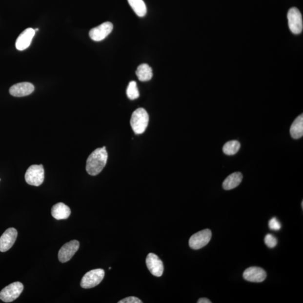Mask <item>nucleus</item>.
I'll use <instances>...</instances> for the list:
<instances>
[{
  "label": "nucleus",
  "mask_w": 303,
  "mask_h": 303,
  "mask_svg": "<svg viewBox=\"0 0 303 303\" xmlns=\"http://www.w3.org/2000/svg\"><path fill=\"white\" fill-rule=\"evenodd\" d=\"M108 159L106 147L97 148L88 157L86 163V171L92 176L99 175L105 167Z\"/></svg>",
  "instance_id": "nucleus-1"
},
{
  "label": "nucleus",
  "mask_w": 303,
  "mask_h": 303,
  "mask_svg": "<svg viewBox=\"0 0 303 303\" xmlns=\"http://www.w3.org/2000/svg\"><path fill=\"white\" fill-rule=\"evenodd\" d=\"M148 122V114L143 108H139L134 111L130 119L131 126L137 134H143L145 132Z\"/></svg>",
  "instance_id": "nucleus-2"
},
{
  "label": "nucleus",
  "mask_w": 303,
  "mask_h": 303,
  "mask_svg": "<svg viewBox=\"0 0 303 303\" xmlns=\"http://www.w3.org/2000/svg\"><path fill=\"white\" fill-rule=\"evenodd\" d=\"M26 182L29 185L39 186L44 182V171L42 164H33L30 166L25 174Z\"/></svg>",
  "instance_id": "nucleus-3"
},
{
  "label": "nucleus",
  "mask_w": 303,
  "mask_h": 303,
  "mask_svg": "<svg viewBox=\"0 0 303 303\" xmlns=\"http://www.w3.org/2000/svg\"><path fill=\"white\" fill-rule=\"evenodd\" d=\"M104 271L102 269H95L90 271L84 275L81 282V286L84 289H91L98 285L103 280Z\"/></svg>",
  "instance_id": "nucleus-4"
},
{
  "label": "nucleus",
  "mask_w": 303,
  "mask_h": 303,
  "mask_svg": "<svg viewBox=\"0 0 303 303\" xmlns=\"http://www.w3.org/2000/svg\"><path fill=\"white\" fill-rule=\"evenodd\" d=\"M23 289L24 286L22 283H11L0 292V300L5 303L12 302L20 296Z\"/></svg>",
  "instance_id": "nucleus-5"
},
{
  "label": "nucleus",
  "mask_w": 303,
  "mask_h": 303,
  "mask_svg": "<svg viewBox=\"0 0 303 303\" xmlns=\"http://www.w3.org/2000/svg\"><path fill=\"white\" fill-rule=\"evenodd\" d=\"M288 24L291 32L299 35L303 31V22L301 11L296 7H292L287 13Z\"/></svg>",
  "instance_id": "nucleus-6"
},
{
  "label": "nucleus",
  "mask_w": 303,
  "mask_h": 303,
  "mask_svg": "<svg viewBox=\"0 0 303 303\" xmlns=\"http://www.w3.org/2000/svg\"><path fill=\"white\" fill-rule=\"evenodd\" d=\"M212 232L209 229H204L194 234L191 237L189 244L191 248L198 250L203 248L210 242Z\"/></svg>",
  "instance_id": "nucleus-7"
},
{
  "label": "nucleus",
  "mask_w": 303,
  "mask_h": 303,
  "mask_svg": "<svg viewBox=\"0 0 303 303\" xmlns=\"http://www.w3.org/2000/svg\"><path fill=\"white\" fill-rule=\"evenodd\" d=\"M79 248H80V242L78 241L73 240L66 243L59 250L58 254L59 261L61 263H67L72 259Z\"/></svg>",
  "instance_id": "nucleus-8"
},
{
  "label": "nucleus",
  "mask_w": 303,
  "mask_h": 303,
  "mask_svg": "<svg viewBox=\"0 0 303 303\" xmlns=\"http://www.w3.org/2000/svg\"><path fill=\"white\" fill-rule=\"evenodd\" d=\"M113 28V24L111 22H104L90 31L89 34L90 38L96 42H100L105 39L110 35Z\"/></svg>",
  "instance_id": "nucleus-9"
},
{
  "label": "nucleus",
  "mask_w": 303,
  "mask_h": 303,
  "mask_svg": "<svg viewBox=\"0 0 303 303\" xmlns=\"http://www.w3.org/2000/svg\"><path fill=\"white\" fill-rule=\"evenodd\" d=\"M146 264L153 276L159 278L162 275L164 270L163 263L155 254L151 253L148 254Z\"/></svg>",
  "instance_id": "nucleus-10"
},
{
  "label": "nucleus",
  "mask_w": 303,
  "mask_h": 303,
  "mask_svg": "<svg viewBox=\"0 0 303 303\" xmlns=\"http://www.w3.org/2000/svg\"><path fill=\"white\" fill-rule=\"evenodd\" d=\"M18 231L14 228L7 229L0 237V252H5L13 246L17 240Z\"/></svg>",
  "instance_id": "nucleus-11"
},
{
  "label": "nucleus",
  "mask_w": 303,
  "mask_h": 303,
  "mask_svg": "<svg viewBox=\"0 0 303 303\" xmlns=\"http://www.w3.org/2000/svg\"><path fill=\"white\" fill-rule=\"evenodd\" d=\"M266 272L263 268L258 267H251L245 269L243 274V278L248 282L261 283L266 279Z\"/></svg>",
  "instance_id": "nucleus-12"
},
{
  "label": "nucleus",
  "mask_w": 303,
  "mask_h": 303,
  "mask_svg": "<svg viewBox=\"0 0 303 303\" xmlns=\"http://www.w3.org/2000/svg\"><path fill=\"white\" fill-rule=\"evenodd\" d=\"M35 33V30L32 28L25 29L18 37L16 40L17 49L19 51H23L27 49L31 45Z\"/></svg>",
  "instance_id": "nucleus-13"
},
{
  "label": "nucleus",
  "mask_w": 303,
  "mask_h": 303,
  "mask_svg": "<svg viewBox=\"0 0 303 303\" xmlns=\"http://www.w3.org/2000/svg\"><path fill=\"white\" fill-rule=\"evenodd\" d=\"M35 91V86L29 82H22L11 86L9 93L11 96L16 97L27 96Z\"/></svg>",
  "instance_id": "nucleus-14"
},
{
  "label": "nucleus",
  "mask_w": 303,
  "mask_h": 303,
  "mask_svg": "<svg viewBox=\"0 0 303 303\" xmlns=\"http://www.w3.org/2000/svg\"><path fill=\"white\" fill-rule=\"evenodd\" d=\"M71 214L70 208L64 203H58L53 205L51 209V215L58 220H66Z\"/></svg>",
  "instance_id": "nucleus-15"
},
{
  "label": "nucleus",
  "mask_w": 303,
  "mask_h": 303,
  "mask_svg": "<svg viewBox=\"0 0 303 303\" xmlns=\"http://www.w3.org/2000/svg\"><path fill=\"white\" fill-rule=\"evenodd\" d=\"M242 180V175L239 172L234 173L224 180L222 186L224 190H229L237 188L241 184Z\"/></svg>",
  "instance_id": "nucleus-16"
},
{
  "label": "nucleus",
  "mask_w": 303,
  "mask_h": 303,
  "mask_svg": "<svg viewBox=\"0 0 303 303\" xmlns=\"http://www.w3.org/2000/svg\"><path fill=\"white\" fill-rule=\"evenodd\" d=\"M290 132L292 138L299 139L303 136V115L302 114L295 120L290 127Z\"/></svg>",
  "instance_id": "nucleus-17"
},
{
  "label": "nucleus",
  "mask_w": 303,
  "mask_h": 303,
  "mask_svg": "<svg viewBox=\"0 0 303 303\" xmlns=\"http://www.w3.org/2000/svg\"><path fill=\"white\" fill-rule=\"evenodd\" d=\"M136 75L140 81H147L153 77L152 69L147 63H143L138 67Z\"/></svg>",
  "instance_id": "nucleus-18"
},
{
  "label": "nucleus",
  "mask_w": 303,
  "mask_h": 303,
  "mask_svg": "<svg viewBox=\"0 0 303 303\" xmlns=\"http://www.w3.org/2000/svg\"><path fill=\"white\" fill-rule=\"evenodd\" d=\"M129 4L138 17H143L147 13V7L143 0H128Z\"/></svg>",
  "instance_id": "nucleus-19"
},
{
  "label": "nucleus",
  "mask_w": 303,
  "mask_h": 303,
  "mask_svg": "<svg viewBox=\"0 0 303 303\" xmlns=\"http://www.w3.org/2000/svg\"><path fill=\"white\" fill-rule=\"evenodd\" d=\"M241 146V144L238 141H231L227 142L223 145L222 150L224 154L228 156H233L238 152Z\"/></svg>",
  "instance_id": "nucleus-20"
},
{
  "label": "nucleus",
  "mask_w": 303,
  "mask_h": 303,
  "mask_svg": "<svg viewBox=\"0 0 303 303\" xmlns=\"http://www.w3.org/2000/svg\"><path fill=\"white\" fill-rule=\"evenodd\" d=\"M126 94L128 98L131 100H134L140 97L139 91H138L136 81H130L126 90Z\"/></svg>",
  "instance_id": "nucleus-21"
},
{
  "label": "nucleus",
  "mask_w": 303,
  "mask_h": 303,
  "mask_svg": "<svg viewBox=\"0 0 303 303\" xmlns=\"http://www.w3.org/2000/svg\"><path fill=\"white\" fill-rule=\"evenodd\" d=\"M264 242L268 248H273L278 244V240L274 235L268 234L264 238Z\"/></svg>",
  "instance_id": "nucleus-22"
},
{
  "label": "nucleus",
  "mask_w": 303,
  "mask_h": 303,
  "mask_svg": "<svg viewBox=\"0 0 303 303\" xmlns=\"http://www.w3.org/2000/svg\"><path fill=\"white\" fill-rule=\"evenodd\" d=\"M268 226L269 229L272 230L278 231L282 227V224L279 222V220L275 218H272L269 221Z\"/></svg>",
  "instance_id": "nucleus-23"
},
{
  "label": "nucleus",
  "mask_w": 303,
  "mask_h": 303,
  "mask_svg": "<svg viewBox=\"0 0 303 303\" xmlns=\"http://www.w3.org/2000/svg\"><path fill=\"white\" fill-rule=\"evenodd\" d=\"M118 303H142V302L137 297H129L122 299Z\"/></svg>",
  "instance_id": "nucleus-24"
},
{
  "label": "nucleus",
  "mask_w": 303,
  "mask_h": 303,
  "mask_svg": "<svg viewBox=\"0 0 303 303\" xmlns=\"http://www.w3.org/2000/svg\"><path fill=\"white\" fill-rule=\"evenodd\" d=\"M198 303H212L209 299L205 298H200L197 302Z\"/></svg>",
  "instance_id": "nucleus-25"
},
{
  "label": "nucleus",
  "mask_w": 303,
  "mask_h": 303,
  "mask_svg": "<svg viewBox=\"0 0 303 303\" xmlns=\"http://www.w3.org/2000/svg\"><path fill=\"white\" fill-rule=\"evenodd\" d=\"M302 208H303V201L302 202Z\"/></svg>",
  "instance_id": "nucleus-26"
},
{
  "label": "nucleus",
  "mask_w": 303,
  "mask_h": 303,
  "mask_svg": "<svg viewBox=\"0 0 303 303\" xmlns=\"http://www.w3.org/2000/svg\"><path fill=\"white\" fill-rule=\"evenodd\" d=\"M0 181H1V180H0Z\"/></svg>",
  "instance_id": "nucleus-27"
}]
</instances>
